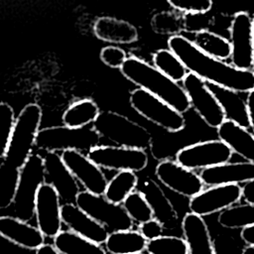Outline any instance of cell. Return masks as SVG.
Masks as SVG:
<instances>
[{
	"mask_svg": "<svg viewBox=\"0 0 254 254\" xmlns=\"http://www.w3.org/2000/svg\"><path fill=\"white\" fill-rule=\"evenodd\" d=\"M36 254H61V253L57 250L54 244L52 245V244L44 243L42 246H40L36 250Z\"/></svg>",
	"mask_w": 254,
	"mask_h": 254,
	"instance_id": "f6af8a7d",
	"label": "cell"
},
{
	"mask_svg": "<svg viewBox=\"0 0 254 254\" xmlns=\"http://www.w3.org/2000/svg\"><path fill=\"white\" fill-rule=\"evenodd\" d=\"M176 10L188 13H206L212 8V0H167Z\"/></svg>",
	"mask_w": 254,
	"mask_h": 254,
	"instance_id": "f35d334b",
	"label": "cell"
},
{
	"mask_svg": "<svg viewBox=\"0 0 254 254\" xmlns=\"http://www.w3.org/2000/svg\"><path fill=\"white\" fill-rule=\"evenodd\" d=\"M62 219L70 231L98 244H103L110 233L106 227L94 220L75 203L62 205Z\"/></svg>",
	"mask_w": 254,
	"mask_h": 254,
	"instance_id": "ac0fdd59",
	"label": "cell"
},
{
	"mask_svg": "<svg viewBox=\"0 0 254 254\" xmlns=\"http://www.w3.org/2000/svg\"><path fill=\"white\" fill-rule=\"evenodd\" d=\"M210 90L217 97L218 101L223 107L225 112V118L236 122L237 124L250 128L246 100H243L236 91L229 90L217 85L207 83Z\"/></svg>",
	"mask_w": 254,
	"mask_h": 254,
	"instance_id": "d4e9b609",
	"label": "cell"
},
{
	"mask_svg": "<svg viewBox=\"0 0 254 254\" xmlns=\"http://www.w3.org/2000/svg\"><path fill=\"white\" fill-rule=\"evenodd\" d=\"M129 217L137 223H143L154 217L153 210L141 191L133 190L122 202Z\"/></svg>",
	"mask_w": 254,
	"mask_h": 254,
	"instance_id": "d590c367",
	"label": "cell"
},
{
	"mask_svg": "<svg viewBox=\"0 0 254 254\" xmlns=\"http://www.w3.org/2000/svg\"><path fill=\"white\" fill-rule=\"evenodd\" d=\"M213 22V18L206 13H188L184 15L185 32L197 33L208 30Z\"/></svg>",
	"mask_w": 254,
	"mask_h": 254,
	"instance_id": "74e56055",
	"label": "cell"
},
{
	"mask_svg": "<svg viewBox=\"0 0 254 254\" xmlns=\"http://www.w3.org/2000/svg\"><path fill=\"white\" fill-rule=\"evenodd\" d=\"M182 229L189 246V254H216L207 224L202 216L188 212L183 218Z\"/></svg>",
	"mask_w": 254,
	"mask_h": 254,
	"instance_id": "7402d4cb",
	"label": "cell"
},
{
	"mask_svg": "<svg viewBox=\"0 0 254 254\" xmlns=\"http://www.w3.org/2000/svg\"><path fill=\"white\" fill-rule=\"evenodd\" d=\"M246 105H247L250 128L252 129V132L254 134V89L248 92L247 98H246Z\"/></svg>",
	"mask_w": 254,
	"mask_h": 254,
	"instance_id": "7bdbcfd3",
	"label": "cell"
},
{
	"mask_svg": "<svg viewBox=\"0 0 254 254\" xmlns=\"http://www.w3.org/2000/svg\"><path fill=\"white\" fill-rule=\"evenodd\" d=\"M95 37L111 44H131L138 40L137 28L131 23L113 17L103 16L93 24Z\"/></svg>",
	"mask_w": 254,
	"mask_h": 254,
	"instance_id": "cb8c5ba5",
	"label": "cell"
},
{
	"mask_svg": "<svg viewBox=\"0 0 254 254\" xmlns=\"http://www.w3.org/2000/svg\"><path fill=\"white\" fill-rule=\"evenodd\" d=\"M54 245L61 254H106L101 244L70 230H61L54 237Z\"/></svg>",
	"mask_w": 254,
	"mask_h": 254,
	"instance_id": "4316f807",
	"label": "cell"
},
{
	"mask_svg": "<svg viewBox=\"0 0 254 254\" xmlns=\"http://www.w3.org/2000/svg\"><path fill=\"white\" fill-rule=\"evenodd\" d=\"M45 183L52 186L64 203H75L78 194V182L64 164L58 152H45L43 156Z\"/></svg>",
	"mask_w": 254,
	"mask_h": 254,
	"instance_id": "e0dca14e",
	"label": "cell"
},
{
	"mask_svg": "<svg viewBox=\"0 0 254 254\" xmlns=\"http://www.w3.org/2000/svg\"><path fill=\"white\" fill-rule=\"evenodd\" d=\"M75 204L106 227L109 232L133 227L134 221L129 217L123 205L111 202L103 194H95L84 190L78 192Z\"/></svg>",
	"mask_w": 254,
	"mask_h": 254,
	"instance_id": "ba28073f",
	"label": "cell"
},
{
	"mask_svg": "<svg viewBox=\"0 0 254 254\" xmlns=\"http://www.w3.org/2000/svg\"><path fill=\"white\" fill-rule=\"evenodd\" d=\"M241 254H254V246L247 245L243 250Z\"/></svg>",
	"mask_w": 254,
	"mask_h": 254,
	"instance_id": "bcb514c9",
	"label": "cell"
},
{
	"mask_svg": "<svg viewBox=\"0 0 254 254\" xmlns=\"http://www.w3.org/2000/svg\"><path fill=\"white\" fill-rule=\"evenodd\" d=\"M61 156L73 177L83 186L85 190L95 194L104 193L108 181L101 168L87 154L77 150H65L61 153Z\"/></svg>",
	"mask_w": 254,
	"mask_h": 254,
	"instance_id": "9a60e30c",
	"label": "cell"
},
{
	"mask_svg": "<svg viewBox=\"0 0 254 254\" xmlns=\"http://www.w3.org/2000/svg\"><path fill=\"white\" fill-rule=\"evenodd\" d=\"M252 71L254 72V16H253V66Z\"/></svg>",
	"mask_w": 254,
	"mask_h": 254,
	"instance_id": "7dc6e473",
	"label": "cell"
},
{
	"mask_svg": "<svg viewBox=\"0 0 254 254\" xmlns=\"http://www.w3.org/2000/svg\"><path fill=\"white\" fill-rule=\"evenodd\" d=\"M92 127L101 139L116 146L146 150L152 143V136L145 127L114 111H101Z\"/></svg>",
	"mask_w": 254,
	"mask_h": 254,
	"instance_id": "3957f363",
	"label": "cell"
},
{
	"mask_svg": "<svg viewBox=\"0 0 254 254\" xmlns=\"http://www.w3.org/2000/svg\"><path fill=\"white\" fill-rule=\"evenodd\" d=\"M100 113L97 104L89 98L72 102L64 112V125L70 128H81L92 124Z\"/></svg>",
	"mask_w": 254,
	"mask_h": 254,
	"instance_id": "83f0119b",
	"label": "cell"
},
{
	"mask_svg": "<svg viewBox=\"0 0 254 254\" xmlns=\"http://www.w3.org/2000/svg\"><path fill=\"white\" fill-rule=\"evenodd\" d=\"M240 236L246 245L254 246V224L243 227Z\"/></svg>",
	"mask_w": 254,
	"mask_h": 254,
	"instance_id": "ee69618b",
	"label": "cell"
},
{
	"mask_svg": "<svg viewBox=\"0 0 254 254\" xmlns=\"http://www.w3.org/2000/svg\"><path fill=\"white\" fill-rule=\"evenodd\" d=\"M158 180L169 190L184 195L186 197H192L199 193L204 187L200 176L195 174L177 161L163 160L155 170Z\"/></svg>",
	"mask_w": 254,
	"mask_h": 254,
	"instance_id": "5bb4252c",
	"label": "cell"
},
{
	"mask_svg": "<svg viewBox=\"0 0 254 254\" xmlns=\"http://www.w3.org/2000/svg\"><path fill=\"white\" fill-rule=\"evenodd\" d=\"M99 57L104 64L112 68H121L128 58L126 52L116 46H106L102 48Z\"/></svg>",
	"mask_w": 254,
	"mask_h": 254,
	"instance_id": "ab89813d",
	"label": "cell"
},
{
	"mask_svg": "<svg viewBox=\"0 0 254 254\" xmlns=\"http://www.w3.org/2000/svg\"><path fill=\"white\" fill-rule=\"evenodd\" d=\"M218 223L225 228H243L254 224V203L237 204L222 210Z\"/></svg>",
	"mask_w": 254,
	"mask_h": 254,
	"instance_id": "1f68e13d",
	"label": "cell"
},
{
	"mask_svg": "<svg viewBox=\"0 0 254 254\" xmlns=\"http://www.w3.org/2000/svg\"><path fill=\"white\" fill-rule=\"evenodd\" d=\"M231 64L252 70L253 66V18L246 12L233 15L230 28Z\"/></svg>",
	"mask_w": 254,
	"mask_h": 254,
	"instance_id": "7c38bea8",
	"label": "cell"
},
{
	"mask_svg": "<svg viewBox=\"0 0 254 254\" xmlns=\"http://www.w3.org/2000/svg\"><path fill=\"white\" fill-rule=\"evenodd\" d=\"M129 101L141 116L169 132H179L186 126L183 113L145 89L140 87L134 89Z\"/></svg>",
	"mask_w": 254,
	"mask_h": 254,
	"instance_id": "52a82bcc",
	"label": "cell"
},
{
	"mask_svg": "<svg viewBox=\"0 0 254 254\" xmlns=\"http://www.w3.org/2000/svg\"><path fill=\"white\" fill-rule=\"evenodd\" d=\"M242 197L246 203H254V179L245 183L242 187Z\"/></svg>",
	"mask_w": 254,
	"mask_h": 254,
	"instance_id": "b9f144b4",
	"label": "cell"
},
{
	"mask_svg": "<svg viewBox=\"0 0 254 254\" xmlns=\"http://www.w3.org/2000/svg\"><path fill=\"white\" fill-rule=\"evenodd\" d=\"M13 108L6 102H0V159L4 158L9 146L16 118Z\"/></svg>",
	"mask_w": 254,
	"mask_h": 254,
	"instance_id": "8d00e7d4",
	"label": "cell"
},
{
	"mask_svg": "<svg viewBox=\"0 0 254 254\" xmlns=\"http://www.w3.org/2000/svg\"><path fill=\"white\" fill-rule=\"evenodd\" d=\"M153 31L161 35H181L185 32L184 15L173 11H162L155 14L151 20Z\"/></svg>",
	"mask_w": 254,
	"mask_h": 254,
	"instance_id": "e575fe53",
	"label": "cell"
},
{
	"mask_svg": "<svg viewBox=\"0 0 254 254\" xmlns=\"http://www.w3.org/2000/svg\"><path fill=\"white\" fill-rule=\"evenodd\" d=\"M190 41L200 51L216 59L224 61L231 56L230 42L226 38L209 30L194 33Z\"/></svg>",
	"mask_w": 254,
	"mask_h": 254,
	"instance_id": "f1b7e54d",
	"label": "cell"
},
{
	"mask_svg": "<svg viewBox=\"0 0 254 254\" xmlns=\"http://www.w3.org/2000/svg\"><path fill=\"white\" fill-rule=\"evenodd\" d=\"M188 95L190 107L202 121L211 128H218L225 118V112L207 82L193 73L188 72L182 85Z\"/></svg>",
	"mask_w": 254,
	"mask_h": 254,
	"instance_id": "9c48e42d",
	"label": "cell"
},
{
	"mask_svg": "<svg viewBox=\"0 0 254 254\" xmlns=\"http://www.w3.org/2000/svg\"><path fill=\"white\" fill-rule=\"evenodd\" d=\"M147 241L140 231L126 229L110 232L104 244L110 254H139L146 250Z\"/></svg>",
	"mask_w": 254,
	"mask_h": 254,
	"instance_id": "484cf974",
	"label": "cell"
},
{
	"mask_svg": "<svg viewBox=\"0 0 254 254\" xmlns=\"http://www.w3.org/2000/svg\"><path fill=\"white\" fill-rule=\"evenodd\" d=\"M154 65L173 80L179 82L188 74V69L170 49H161L153 55Z\"/></svg>",
	"mask_w": 254,
	"mask_h": 254,
	"instance_id": "4dcf8cb0",
	"label": "cell"
},
{
	"mask_svg": "<svg viewBox=\"0 0 254 254\" xmlns=\"http://www.w3.org/2000/svg\"><path fill=\"white\" fill-rule=\"evenodd\" d=\"M138 177L132 171H119L108 183L103 195L116 204H122L124 199L137 188Z\"/></svg>",
	"mask_w": 254,
	"mask_h": 254,
	"instance_id": "f546056e",
	"label": "cell"
},
{
	"mask_svg": "<svg viewBox=\"0 0 254 254\" xmlns=\"http://www.w3.org/2000/svg\"><path fill=\"white\" fill-rule=\"evenodd\" d=\"M138 190L143 193L150 204L154 218L158 219L165 228H173L178 220V213L159 185L150 178L138 181Z\"/></svg>",
	"mask_w": 254,
	"mask_h": 254,
	"instance_id": "44dd1931",
	"label": "cell"
},
{
	"mask_svg": "<svg viewBox=\"0 0 254 254\" xmlns=\"http://www.w3.org/2000/svg\"><path fill=\"white\" fill-rule=\"evenodd\" d=\"M20 169L4 162L0 165V209L7 208L14 200Z\"/></svg>",
	"mask_w": 254,
	"mask_h": 254,
	"instance_id": "d6a6232c",
	"label": "cell"
},
{
	"mask_svg": "<svg viewBox=\"0 0 254 254\" xmlns=\"http://www.w3.org/2000/svg\"><path fill=\"white\" fill-rule=\"evenodd\" d=\"M42 121V109L36 103L26 105L16 118L15 126L4 157V163L21 169L36 147Z\"/></svg>",
	"mask_w": 254,
	"mask_h": 254,
	"instance_id": "277c9868",
	"label": "cell"
},
{
	"mask_svg": "<svg viewBox=\"0 0 254 254\" xmlns=\"http://www.w3.org/2000/svg\"><path fill=\"white\" fill-rule=\"evenodd\" d=\"M200 179L204 186H218L247 183L254 179V163H224L200 171Z\"/></svg>",
	"mask_w": 254,
	"mask_h": 254,
	"instance_id": "ffe728a7",
	"label": "cell"
},
{
	"mask_svg": "<svg viewBox=\"0 0 254 254\" xmlns=\"http://www.w3.org/2000/svg\"><path fill=\"white\" fill-rule=\"evenodd\" d=\"M120 71L138 87L159 97L179 112L184 114L190 108L184 87L159 70L155 65L131 56L127 58Z\"/></svg>",
	"mask_w": 254,
	"mask_h": 254,
	"instance_id": "7a4b0ae2",
	"label": "cell"
},
{
	"mask_svg": "<svg viewBox=\"0 0 254 254\" xmlns=\"http://www.w3.org/2000/svg\"><path fill=\"white\" fill-rule=\"evenodd\" d=\"M44 183L43 156L33 152L20 169L18 185L12 202L13 216L24 221H30L34 217L36 195Z\"/></svg>",
	"mask_w": 254,
	"mask_h": 254,
	"instance_id": "8992f818",
	"label": "cell"
},
{
	"mask_svg": "<svg viewBox=\"0 0 254 254\" xmlns=\"http://www.w3.org/2000/svg\"><path fill=\"white\" fill-rule=\"evenodd\" d=\"M169 49L179 57L188 71L200 77L205 82L239 93L254 89V72L241 69L222 60L200 51L190 40L182 36H171Z\"/></svg>",
	"mask_w": 254,
	"mask_h": 254,
	"instance_id": "6da1fadb",
	"label": "cell"
},
{
	"mask_svg": "<svg viewBox=\"0 0 254 254\" xmlns=\"http://www.w3.org/2000/svg\"><path fill=\"white\" fill-rule=\"evenodd\" d=\"M232 150L220 139L197 142L180 149L176 161L190 170L206 169L229 162Z\"/></svg>",
	"mask_w": 254,
	"mask_h": 254,
	"instance_id": "30bf717a",
	"label": "cell"
},
{
	"mask_svg": "<svg viewBox=\"0 0 254 254\" xmlns=\"http://www.w3.org/2000/svg\"><path fill=\"white\" fill-rule=\"evenodd\" d=\"M139 254H143V253H139Z\"/></svg>",
	"mask_w": 254,
	"mask_h": 254,
	"instance_id": "c3c4849f",
	"label": "cell"
},
{
	"mask_svg": "<svg viewBox=\"0 0 254 254\" xmlns=\"http://www.w3.org/2000/svg\"><path fill=\"white\" fill-rule=\"evenodd\" d=\"M146 251L148 254H189V246L183 237L161 235L147 241Z\"/></svg>",
	"mask_w": 254,
	"mask_h": 254,
	"instance_id": "836d02e7",
	"label": "cell"
},
{
	"mask_svg": "<svg viewBox=\"0 0 254 254\" xmlns=\"http://www.w3.org/2000/svg\"><path fill=\"white\" fill-rule=\"evenodd\" d=\"M217 136L233 153L254 163V134L234 121L225 119L217 128Z\"/></svg>",
	"mask_w": 254,
	"mask_h": 254,
	"instance_id": "603a6c76",
	"label": "cell"
},
{
	"mask_svg": "<svg viewBox=\"0 0 254 254\" xmlns=\"http://www.w3.org/2000/svg\"><path fill=\"white\" fill-rule=\"evenodd\" d=\"M87 156L101 169L114 171L140 172L148 165L145 150L121 146L97 145L88 151Z\"/></svg>",
	"mask_w": 254,
	"mask_h": 254,
	"instance_id": "8fae6325",
	"label": "cell"
},
{
	"mask_svg": "<svg viewBox=\"0 0 254 254\" xmlns=\"http://www.w3.org/2000/svg\"><path fill=\"white\" fill-rule=\"evenodd\" d=\"M0 236L30 250H37L45 243V236L38 226L15 216H0Z\"/></svg>",
	"mask_w": 254,
	"mask_h": 254,
	"instance_id": "d6986e66",
	"label": "cell"
},
{
	"mask_svg": "<svg viewBox=\"0 0 254 254\" xmlns=\"http://www.w3.org/2000/svg\"><path fill=\"white\" fill-rule=\"evenodd\" d=\"M62 205L57 190L44 183L36 195L35 215L37 226L45 237L54 238L62 230Z\"/></svg>",
	"mask_w": 254,
	"mask_h": 254,
	"instance_id": "2e32d148",
	"label": "cell"
},
{
	"mask_svg": "<svg viewBox=\"0 0 254 254\" xmlns=\"http://www.w3.org/2000/svg\"><path fill=\"white\" fill-rule=\"evenodd\" d=\"M164 228V225L154 217L139 224V231L147 240H152L163 235Z\"/></svg>",
	"mask_w": 254,
	"mask_h": 254,
	"instance_id": "60d3db41",
	"label": "cell"
},
{
	"mask_svg": "<svg viewBox=\"0 0 254 254\" xmlns=\"http://www.w3.org/2000/svg\"><path fill=\"white\" fill-rule=\"evenodd\" d=\"M100 136L91 127L70 128L65 125L46 127L39 130L36 139V148L44 152H64L77 150L88 153L99 145Z\"/></svg>",
	"mask_w": 254,
	"mask_h": 254,
	"instance_id": "5b68a950",
	"label": "cell"
},
{
	"mask_svg": "<svg viewBox=\"0 0 254 254\" xmlns=\"http://www.w3.org/2000/svg\"><path fill=\"white\" fill-rule=\"evenodd\" d=\"M242 198V188L238 184L211 186L190 198V212L205 216L235 205Z\"/></svg>",
	"mask_w": 254,
	"mask_h": 254,
	"instance_id": "4fadbf2b",
	"label": "cell"
}]
</instances>
